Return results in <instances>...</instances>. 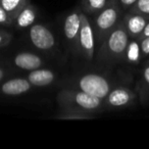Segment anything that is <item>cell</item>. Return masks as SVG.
Instances as JSON below:
<instances>
[{"label": "cell", "instance_id": "1", "mask_svg": "<svg viewBox=\"0 0 149 149\" xmlns=\"http://www.w3.org/2000/svg\"><path fill=\"white\" fill-rule=\"evenodd\" d=\"M129 40L130 36L122 19L95 52L98 62L112 65L124 61Z\"/></svg>", "mask_w": 149, "mask_h": 149}, {"label": "cell", "instance_id": "2", "mask_svg": "<svg viewBox=\"0 0 149 149\" xmlns=\"http://www.w3.org/2000/svg\"><path fill=\"white\" fill-rule=\"evenodd\" d=\"M56 101L59 109L76 110L94 116L104 111L102 99L70 86H65L58 92Z\"/></svg>", "mask_w": 149, "mask_h": 149}, {"label": "cell", "instance_id": "3", "mask_svg": "<svg viewBox=\"0 0 149 149\" xmlns=\"http://www.w3.org/2000/svg\"><path fill=\"white\" fill-rule=\"evenodd\" d=\"M122 13L123 8L118 0H110L103 9L93 15L91 24L95 38V45L97 48L123 19Z\"/></svg>", "mask_w": 149, "mask_h": 149}, {"label": "cell", "instance_id": "4", "mask_svg": "<svg viewBox=\"0 0 149 149\" xmlns=\"http://www.w3.org/2000/svg\"><path fill=\"white\" fill-rule=\"evenodd\" d=\"M65 86L79 89L83 92L103 100L112 88V83L101 74L87 72L74 76L68 81Z\"/></svg>", "mask_w": 149, "mask_h": 149}, {"label": "cell", "instance_id": "5", "mask_svg": "<svg viewBox=\"0 0 149 149\" xmlns=\"http://www.w3.org/2000/svg\"><path fill=\"white\" fill-rule=\"evenodd\" d=\"M80 17L81 26L79 33V55L86 61H92L95 56L96 45L91 19L82 9L80 11Z\"/></svg>", "mask_w": 149, "mask_h": 149}, {"label": "cell", "instance_id": "6", "mask_svg": "<svg viewBox=\"0 0 149 149\" xmlns=\"http://www.w3.org/2000/svg\"><path fill=\"white\" fill-rule=\"evenodd\" d=\"M137 102V93L134 90L124 86L112 87L109 93L103 99V109H125L133 106Z\"/></svg>", "mask_w": 149, "mask_h": 149}, {"label": "cell", "instance_id": "7", "mask_svg": "<svg viewBox=\"0 0 149 149\" xmlns=\"http://www.w3.org/2000/svg\"><path fill=\"white\" fill-rule=\"evenodd\" d=\"M29 40L31 44L43 52H53L56 49L57 41L53 32L46 25L35 23L29 28Z\"/></svg>", "mask_w": 149, "mask_h": 149}, {"label": "cell", "instance_id": "8", "mask_svg": "<svg viewBox=\"0 0 149 149\" xmlns=\"http://www.w3.org/2000/svg\"><path fill=\"white\" fill-rule=\"evenodd\" d=\"M80 11L81 9L76 8L68 13L64 17L62 26L63 36L66 40L68 48L76 55H79V33L81 26Z\"/></svg>", "mask_w": 149, "mask_h": 149}, {"label": "cell", "instance_id": "9", "mask_svg": "<svg viewBox=\"0 0 149 149\" xmlns=\"http://www.w3.org/2000/svg\"><path fill=\"white\" fill-rule=\"evenodd\" d=\"M33 88L27 78H11L0 82V94L3 96H19L29 93Z\"/></svg>", "mask_w": 149, "mask_h": 149}, {"label": "cell", "instance_id": "10", "mask_svg": "<svg viewBox=\"0 0 149 149\" xmlns=\"http://www.w3.org/2000/svg\"><path fill=\"white\" fill-rule=\"evenodd\" d=\"M11 63L19 70L30 72V70H36V68H43L45 65V60L37 53L23 51L17 53L11 58Z\"/></svg>", "mask_w": 149, "mask_h": 149}, {"label": "cell", "instance_id": "11", "mask_svg": "<svg viewBox=\"0 0 149 149\" xmlns=\"http://www.w3.org/2000/svg\"><path fill=\"white\" fill-rule=\"evenodd\" d=\"M148 21L149 17L136 13H132V11H128L123 17V22H124L125 27H126L130 38L138 40L141 38L143 30H144L146 24L148 23Z\"/></svg>", "mask_w": 149, "mask_h": 149}, {"label": "cell", "instance_id": "12", "mask_svg": "<svg viewBox=\"0 0 149 149\" xmlns=\"http://www.w3.org/2000/svg\"><path fill=\"white\" fill-rule=\"evenodd\" d=\"M38 17V10L35 5L31 2L26 4L21 10L19 11L15 17L13 19V27L17 30L29 29L32 25L36 23Z\"/></svg>", "mask_w": 149, "mask_h": 149}, {"label": "cell", "instance_id": "13", "mask_svg": "<svg viewBox=\"0 0 149 149\" xmlns=\"http://www.w3.org/2000/svg\"><path fill=\"white\" fill-rule=\"evenodd\" d=\"M26 78L29 80L33 87H46L55 82L56 74L51 70L40 68L30 70Z\"/></svg>", "mask_w": 149, "mask_h": 149}, {"label": "cell", "instance_id": "14", "mask_svg": "<svg viewBox=\"0 0 149 149\" xmlns=\"http://www.w3.org/2000/svg\"><path fill=\"white\" fill-rule=\"evenodd\" d=\"M143 59L142 52H141L140 43L138 39H133L130 38L128 46H127L126 52H125L124 61L129 64H139L140 61Z\"/></svg>", "mask_w": 149, "mask_h": 149}, {"label": "cell", "instance_id": "15", "mask_svg": "<svg viewBox=\"0 0 149 149\" xmlns=\"http://www.w3.org/2000/svg\"><path fill=\"white\" fill-rule=\"evenodd\" d=\"M139 89V96L141 100L144 101V103L149 102V62L145 64L141 72L140 79L138 84Z\"/></svg>", "mask_w": 149, "mask_h": 149}, {"label": "cell", "instance_id": "16", "mask_svg": "<svg viewBox=\"0 0 149 149\" xmlns=\"http://www.w3.org/2000/svg\"><path fill=\"white\" fill-rule=\"evenodd\" d=\"M110 0H81L82 10L88 15H94L107 5Z\"/></svg>", "mask_w": 149, "mask_h": 149}, {"label": "cell", "instance_id": "17", "mask_svg": "<svg viewBox=\"0 0 149 149\" xmlns=\"http://www.w3.org/2000/svg\"><path fill=\"white\" fill-rule=\"evenodd\" d=\"M29 2H31L30 0H0V5L13 19L19 11Z\"/></svg>", "mask_w": 149, "mask_h": 149}, {"label": "cell", "instance_id": "18", "mask_svg": "<svg viewBox=\"0 0 149 149\" xmlns=\"http://www.w3.org/2000/svg\"><path fill=\"white\" fill-rule=\"evenodd\" d=\"M94 114L87 113V112L82 111H76V110H66V109H60V111L57 113L55 118L58 120H90L94 118Z\"/></svg>", "mask_w": 149, "mask_h": 149}, {"label": "cell", "instance_id": "19", "mask_svg": "<svg viewBox=\"0 0 149 149\" xmlns=\"http://www.w3.org/2000/svg\"><path fill=\"white\" fill-rule=\"evenodd\" d=\"M128 11L136 13L149 17V0H137L136 3Z\"/></svg>", "mask_w": 149, "mask_h": 149}, {"label": "cell", "instance_id": "20", "mask_svg": "<svg viewBox=\"0 0 149 149\" xmlns=\"http://www.w3.org/2000/svg\"><path fill=\"white\" fill-rule=\"evenodd\" d=\"M13 17L0 5V25L7 26V27H13Z\"/></svg>", "mask_w": 149, "mask_h": 149}, {"label": "cell", "instance_id": "21", "mask_svg": "<svg viewBox=\"0 0 149 149\" xmlns=\"http://www.w3.org/2000/svg\"><path fill=\"white\" fill-rule=\"evenodd\" d=\"M13 40V34L4 30H0V48L9 45Z\"/></svg>", "mask_w": 149, "mask_h": 149}, {"label": "cell", "instance_id": "22", "mask_svg": "<svg viewBox=\"0 0 149 149\" xmlns=\"http://www.w3.org/2000/svg\"><path fill=\"white\" fill-rule=\"evenodd\" d=\"M139 43H140V48H141V52H142L143 59L146 57H149V36L148 37L141 38L139 40Z\"/></svg>", "mask_w": 149, "mask_h": 149}, {"label": "cell", "instance_id": "23", "mask_svg": "<svg viewBox=\"0 0 149 149\" xmlns=\"http://www.w3.org/2000/svg\"><path fill=\"white\" fill-rule=\"evenodd\" d=\"M136 1L137 0H118V2L120 3L123 10H129L136 3Z\"/></svg>", "mask_w": 149, "mask_h": 149}, {"label": "cell", "instance_id": "24", "mask_svg": "<svg viewBox=\"0 0 149 149\" xmlns=\"http://www.w3.org/2000/svg\"><path fill=\"white\" fill-rule=\"evenodd\" d=\"M9 74V70L7 68H4L2 66H0V82H2L4 79H6L7 74Z\"/></svg>", "mask_w": 149, "mask_h": 149}, {"label": "cell", "instance_id": "25", "mask_svg": "<svg viewBox=\"0 0 149 149\" xmlns=\"http://www.w3.org/2000/svg\"><path fill=\"white\" fill-rule=\"evenodd\" d=\"M149 36V21H148V23L146 24V26H145V28H144V30H143V33H142V35H141V38H144V37H148ZM140 38V39H141ZM139 39V40H140Z\"/></svg>", "mask_w": 149, "mask_h": 149}, {"label": "cell", "instance_id": "26", "mask_svg": "<svg viewBox=\"0 0 149 149\" xmlns=\"http://www.w3.org/2000/svg\"><path fill=\"white\" fill-rule=\"evenodd\" d=\"M147 62H149V59H148V61H147Z\"/></svg>", "mask_w": 149, "mask_h": 149}]
</instances>
